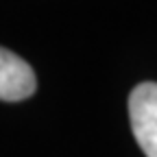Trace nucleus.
Masks as SVG:
<instances>
[{
    "instance_id": "f257e3e1",
    "label": "nucleus",
    "mask_w": 157,
    "mask_h": 157,
    "mask_svg": "<svg viewBox=\"0 0 157 157\" xmlns=\"http://www.w3.org/2000/svg\"><path fill=\"white\" fill-rule=\"evenodd\" d=\"M131 131L146 157H157V83H140L129 96Z\"/></svg>"
},
{
    "instance_id": "f03ea898",
    "label": "nucleus",
    "mask_w": 157,
    "mask_h": 157,
    "mask_svg": "<svg viewBox=\"0 0 157 157\" xmlns=\"http://www.w3.org/2000/svg\"><path fill=\"white\" fill-rule=\"evenodd\" d=\"M37 78L29 61L0 46V101L17 103L33 96Z\"/></svg>"
}]
</instances>
